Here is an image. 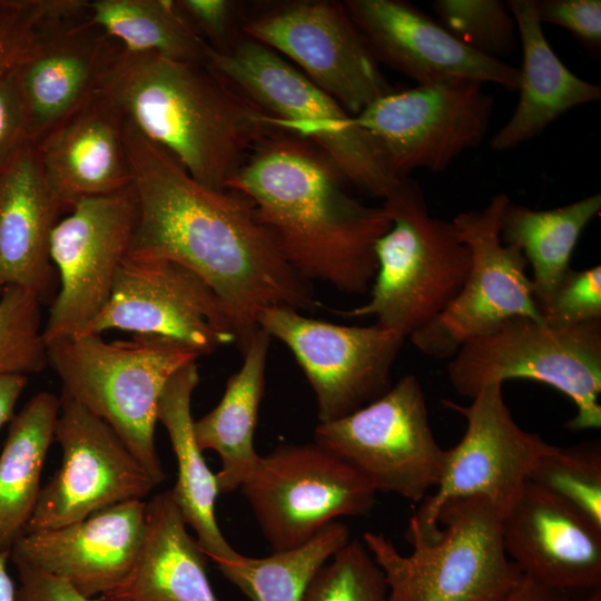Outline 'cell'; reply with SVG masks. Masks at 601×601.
I'll list each match as a JSON object with an SVG mask.
<instances>
[{
    "instance_id": "obj_1",
    "label": "cell",
    "mask_w": 601,
    "mask_h": 601,
    "mask_svg": "<svg viewBox=\"0 0 601 601\" xmlns=\"http://www.w3.org/2000/svg\"><path fill=\"white\" fill-rule=\"evenodd\" d=\"M122 138L138 203L129 255L167 258L197 274L225 305L242 354L262 309L316 311L311 282L286 260L248 197L199 184L126 118Z\"/></svg>"
},
{
    "instance_id": "obj_2",
    "label": "cell",
    "mask_w": 601,
    "mask_h": 601,
    "mask_svg": "<svg viewBox=\"0 0 601 601\" xmlns=\"http://www.w3.org/2000/svg\"><path fill=\"white\" fill-rule=\"evenodd\" d=\"M346 184L323 151L280 129L252 151L226 188L252 200L302 277L362 295L375 277V245L391 219L383 206L354 198Z\"/></svg>"
},
{
    "instance_id": "obj_3",
    "label": "cell",
    "mask_w": 601,
    "mask_h": 601,
    "mask_svg": "<svg viewBox=\"0 0 601 601\" xmlns=\"http://www.w3.org/2000/svg\"><path fill=\"white\" fill-rule=\"evenodd\" d=\"M99 95L199 184L221 190L275 119L207 65L120 49Z\"/></svg>"
},
{
    "instance_id": "obj_4",
    "label": "cell",
    "mask_w": 601,
    "mask_h": 601,
    "mask_svg": "<svg viewBox=\"0 0 601 601\" xmlns=\"http://www.w3.org/2000/svg\"><path fill=\"white\" fill-rule=\"evenodd\" d=\"M199 357L188 345L149 334L110 342L87 334L47 344L61 393L104 420L158 484L166 480L155 444L158 403L171 376Z\"/></svg>"
},
{
    "instance_id": "obj_5",
    "label": "cell",
    "mask_w": 601,
    "mask_h": 601,
    "mask_svg": "<svg viewBox=\"0 0 601 601\" xmlns=\"http://www.w3.org/2000/svg\"><path fill=\"white\" fill-rule=\"evenodd\" d=\"M390 229L375 245L377 270L368 300L337 312L373 316L404 338L440 315L462 288L471 253L452 220L431 214L420 185L402 178L383 198Z\"/></svg>"
},
{
    "instance_id": "obj_6",
    "label": "cell",
    "mask_w": 601,
    "mask_h": 601,
    "mask_svg": "<svg viewBox=\"0 0 601 601\" xmlns=\"http://www.w3.org/2000/svg\"><path fill=\"white\" fill-rule=\"evenodd\" d=\"M207 66L275 119L323 151L346 180L384 198L401 180L377 141L335 99L268 47L240 38L231 48L209 47Z\"/></svg>"
},
{
    "instance_id": "obj_7",
    "label": "cell",
    "mask_w": 601,
    "mask_h": 601,
    "mask_svg": "<svg viewBox=\"0 0 601 601\" xmlns=\"http://www.w3.org/2000/svg\"><path fill=\"white\" fill-rule=\"evenodd\" d=\"M439 524L440 536L410 542L408 555L383 533L363 534L383 572L386 601H504L523 574L504 550L496 509L482 496L450 500Z\"/></svg>"
},
{
    "instance_id": "obj_8",
    "label": "cell",
    "mask_w": 601,
    "mask_h": 601,
    "mask_svg": "<svg viewBox=\"0 0 601 601\" xmlns=\"http://www.w3.org/2000/svg\"><path fill=\"white\" fill-rule=\"evenodd\" d=\"M453 388L472 398L481 388L509 380L548 384L568 396L574 431L601 426V319L551 328L518 316L467 341L447 364Z\"/></svg>"
},
{
    "instance_id": "obj_9",
    "label": "cell",
    "mask_w": 601,
    "mask_h": 601,
    "mask_svg": "<svg viewBox=\"0 0 601 601\" xmlns=\"http://www.w3.org/2000/svg\"><path fill=\"white\" fill-rule=\"evenodd\" d=\"M471 400L469 405L443 400L444 406L465 418L466 428L455 446L444 450L435 492L420 502L408 521V543L440 536L439 513L450 500L482 496L502 516L529 481L538 459L551 445L514 421L502 384H489Z\"/></svg>"
},
{
    "instance_id": "obj_10",
    "label": "cell",
    "mask_w": 601,
    "mask_h": 601,
    "mask_svg": "<svg viewBox=\"0 0 601 601\" xmlns=\"http://www.w3.org/2000/svg\"><path fill=\"white\" fill-rule=\"evenodd\" d=\"M314 441L354 467L376 492L420 503L441 477L444 450L434 437L414 375L351 414L318 423Z\"/></svg>"
},
{
    "instance_id": "obj_11",
    "label": "cell",
    "mask_w": 601,
    "mask_h": 601,
    "mask_svg": "<svg viewBox=\"0 0 601 601\" xmlns=\"http://www.w3.org/2000/svg\"><path fill=\"white\" fill-rule=\"evenodd\" d=\"M240 490L273 552L305 544L341 516L367 515L376 495L363 475L315 441L262 456Z\"/></svg>"
},
{
    "instance_id": "obj_12",
    "label": "cell",
    "mask_w": 601,
    "mask_h": 601,
    "mask_svg": "<svg viewBox=\"0 0 601 601\" xmlns=\"http://www.w3.org/2000/svg\"><path fill=\"white\" fill-rule=\"evenodd\" d=\"M242 31L289 61L353 117L394 91L343 2L268 4L245 13Z\"/></svg>"
},
{
    "instance_id": "obj_13",
    "label": "cell",
    "mask_w": 601,
    "mask_h": 601,
    "mask_svg": "<svg viewBox=\"0 0 601 601\" xmlns=\"http://www.w3.org/2000/svg\"><path fill=\"white\" fill-rule=\"evenodd\" d=\"M510 201L505 194H496L482 209L462 211L452 219L470 249L471 267L447 307L408 337L423 354L451 358L467 341L513 317L542 322L526 259L501 238V217Z\"/></svg>"
},
{
    "instance_id": "obj_14",
    "label": "cell",
    "mask_w": 601,
    "mask_h": 601,
    "mask_svg": "<svg viewBox=\"0 0 601 601\" xmlns=\"http://www.w3.org/2000/svg\"><path fill=\"white\" fill-rule=\"evenodd\" d=\"M493 97L483 82L454 78L387 93L354 117L382 148L392 174L437 173L484 140Z\"/></svg>"
},
{
    "instance_id": "obj_15",
    "label": "cell",
    "mask_w": 601,
    "mask_h": 601,
    "mask_svg": "<svg viewBox=\"0 0 601 601\" xmlns=\"http://www.w3.org/2000/svg\"><path fill=\"white\" fill-rule=\"evenodd\" d=\"M259 328L293 353L316 398L318 423L341 418L383 395L404 337L377 323L347 326L286 306L264 308Z\"/></svg>"
},
{
    "instance_id": "obj_16",
    "label": "cell",
    "mask_w": 601,
    "mask_h": 601,
    "mask_svg": "<svg viewBox=\"0 0 601 601\" xmlns=\"http://www.w3.org/2000/svg\"><path fill=\"white\" fill-rule=\"evenodd\" d=\"M138 220L132 184L77 201L56 225L50 256L59 287L42 335L46 345L75 337L108 303L130 253Z\"/></svg>"
},
{
    "instance_id": "obj_17",
    "label": "cell",
    "mask_w": 601,
    "mask_h": 601,
    "mask_svg": "<svg viewBox=\"0 0 601 601\" xmlns=\"http://www.w3.org/2000/svg\"><path fill=\"white\" fill-rule=\"evenodd\" d=\"M55 441L62 463L41 487L26 533L58 529L112 505L144 500L158 484L116 432L61 393Z\"/></svg>"
},
{
    "instance_id": "obj_18",
    "label": "cell",
    "mask_w": 601,
    "mask_h": 601,
    "mask_svg": "<svg viewBox=\"0 0 601 601\" xmlns=\"http://www.w3.org/2000/svg\"><path fill=\"white\" fill-rule=\"evenodd\" d=\"M121 329L178 341L200 356L236 344L231 318L215 292L177 262L128 255L104 309L80 335Z\"/></svg>"
},
{
    "instance_id": "obj_19",
    "label": "cell",
    "mask_w": 601,
    "mask_h": 601,
    "mask_svg": "<svg viewBox=\"0 0 601 601\" xmlns=\"http://www.w3.org/2000/svg\"><path fill=\"white\" fill-rule=\"evenodd\" d=\"M121 46L93 23L88 0L48 21L13 71L28 141L37 145L99 95Z\"/></svg>"
},
{
    "instance_id": "obj_20",
    "label": "cell",
    "mask_w": 601,
    "mask_h": 601,
    "mask_svg": "<svg viewBox=\"0 0 601 601\" xmlns=\"http://www.w3.org/2000/svg\"><path fill=\"white\" fill-rule=\"evenodd\" d=\"M504 550L521 573L571 600L601 588V525L528 481L501 516Z\"/></svg>"
},
{
    "instance_id": "obj_21",
    "label": "cell",
    "mask_w": 601,
    "mask_h": 601,
    "mask_svg": "<svg viewBox=\"0 0 601 601\" xmlns=\"http://www.w3.org/2000/svg\"><path fill=\"white\" fill-rule=\"evenodd\" d=\"M376 61L417 85L464 78L514 91L520 70L467 47L443 24L403 0L343 2Z\"/></svg>"
},
{
    "instance_id": "obj_22",
    "label": "cell",
    "mask_w": 601,
    "mask_h": 601,
    "mask_svg": "<svg viewBox=\"0 0 601 601\" xmlns=\"http://www.w3.org/2000/svg\"><path fill=\"white\" fill-rule=\"evenodd\" d=\"M145 524L146 501H127L66 526L26 533L10 558L67 581L88 598H99L131 569Z\"/></svg>"
},
{
    "instance_id": "obj_23",
    "label": "cell",
    "mask_w": 601,
    "mask_h": 601,
    "mask_svg": "<svg viewBox=\"0 0 601 601\" xmlns=\"http://www.w3.org/2000/svg\"><path fill=\"white\" fill-rule=\"evenodd\" d=\"M66 210L45 177L37 146L26 141L0 169V295L16 287L51 305L59 282L50 240Z\"/></svg>"
},
{
    "instance_id": "obj_24",
    "label": "cell",
    "mask_w": 601,
    "mask_h": 601,
    "mask_svg": "<svg viewBox=\"0 0 601 601\" xmlns=\"http://www.w3.org/2000/svg\"><path fill=\"white\" fill-rule=\"evenodd\" d=\"M124 116L98 95L36 146L45 177L63 206L132 184Z\"/></svg>"
},
{
    "instance_id": "obj_25",
    "label": "cell",
    "mask_w": 601,
    "mask_h": 601,
    "mask_svg": "<svg viewBox=\"0 0 601 601\" xmlns=\"http://www.w3.org/2000/svg\"><path fill=\"white\" fill-rule=\"evenodd\" d=\"M170 490L146 502L136 560L100 601H220L206 572V554L186 529Z\"/></svg>"
},
{
    "instance_id": "obj_26",
    "label": "cell",
    "mask_w": 601,
    "mask_h": 601,
    "mask_svg": "<svg viewBox=\"0 0 601 601\" xmlns=\"http://www.w3.org/2000/svg\"><path fill=\"white\" fill-rule=\"evenodd\" d=\"M505 4L516 23L523 59L519 102L490 142L496 151L529 141L568 110L601 99V87L570 71L550 47L534 0H509Z\"/></svg>"
},
{
    "instance_id": "obj_27",
    "label": "cell",
    "mask_w": 601,
    "mask_h": 601,
    "mask_svg": "<svg viewBox=\"0 0 601 601\" xmlns=\"http://www.w3.org/2000/svg\"><path fill=\"white\" fill-rule=\"evenodd\" d=\"M199 383L196 363L177 371L165 386L157 421L167 431L177 460V481L170 490L186 525L196 533L203 552L219 565L238 552L224 538L215 516L219 494L216 474L207 466L194 435L191 397Z\"/></svg>"
},
{
    "instance_id": "obj_28",
    "label": "cell",
    "mask_w": 601,
    "mask_h": 601,
    "mask_svg": "<svg viewBox=\"0 0 601 601\" xmlns=\"http://www.w3.org/2000/svg\"><path fill=\"white\" fill-rule=\"evenodd\" d=\"M272 337L259 328L245 352L243 365L226 383L219 403L194 420L195 440L201 451L220 457L216 473L219 493H231L252 476L260 455L254 447L258 410L265 392V374Z\"/></svg>"
},
{
    "instance_id": "obj_29",
    "label": "cell",
    "mask_w": 601,
    "mask_h": 601,
    "mask_svg": "<svg viewBox=\"0 0 601 601\" xmlns=\"http://www.w3.org/2000/svg\"><path fill=\"white\" fill-rule=\"evenodd\" d=\"M59 410L60 397L42 391L10 420L0 453V552H11L36 509Z\"/></svg>"
},
{
    "instance_id": "obj_30",
    "label": "cell",
    "mask_w": 601,
    "mask_h": 601,
    "mask_svg": "<svg viewBox=\"0 0 601 601\" xmlns=\"http://www.w3.org/2000/svg\"><path fill=\"white\" fill-rule=\"evenodd\" d=\"M601 194L565 206L533 209L511 201L501 217L504 244L521 250L532 269L534 298L541 307L571 268L577 243L589 223L600 213Z\"/></svg>"
},
{
    "instance_id": "obj_31",
    "label": "cell",
    "mask_w": 601,
    "mask_h": 601,
    "mask_svg": "<svg viewBox=\"0 0 601 601\" xmlns=\"http://www.w3.org/2000/svg\"><path fill=\"white\" fill-rule=\"evenodd\" d=\"M88 13L127 51L207 65L209 45L173 0H88Z\"/></svg>"
},
{
    "instance_id": "obj_32",
    "label": "cell",
    "mask_w": 601,
    "mask_h": 601,
    "mask_svg": "<svg viewBox=\"0 0 601 601\" xmlns=\"http://www.w3.org/2000/svg\"><path fill=\"white\" fill-rule=\"evenodd\" d=\"M349 540L348 528L334 521L300 546L265 558L238 553L217 568L250 601H302L316 571Z\"/></svg>"
},
{
    "instance_id": "obj_33",
    "label": "cell",
    "mask_w": 601,
    "mask_h": 601,
    "mask_svg": "<svg viewBox=\"0 0 601 601\" xmlns=\"http://www.w3.org/2000/svg\"><path fill=\"white\" fill-rule=\"evenodd\" d=\"M529 481L559 496L601 525V445L588 442L550 447L535 462Z\"/></svg>"
},
{
    "instance_id": "obj_34",
    "label": "cell",
    "mask_w": 601,
    "mask_h": 601,
    "mask_svg": "<svg viewBox=\"0 0 601 601\" xmlns=\"http://www.w3.org/2000/svg\"><path fill=\"white\" fill-rule=\"evenodd\" d=\"M41 303L28 290L0 295V375L37 374L48 366Z\"/></svg>"
},
{
    "instance_id": "obj_35",
    "label": "cell",
    "mask_w": 601,
    "mask_h": 601,
    "mask_svg": "<svg viewBox=\"0 0 601 601\" xmlns=\"http://www.w3.org/2000/svg\"><path fill=\"white\" fill-rule=\"evenodd\" d=\"M432 8L439 22L473 50L496 59L514 51L519 33L504 2L436 0Z\"/></svg>"
},
{
    "instance_id": "obj_36",
    "label": "cell",
    "mask_w": 601,
    "mask_h": 601,
    "mask_svg": "<svg viewBox=\"0 0 601 601\" xmlns=\"http://www.w3.org/2000/svg\"><path fill=\"white\" fill-rule=\"evenodd\" d=\"M382 570L359 539H351L313 575L302 601H386Z\"/></svg>"
},
{
    "instance_id": "obj_37",
    "label": "cell",
    "mask_w": 601,
    "mask_h": 601,
    "mask_svg": "<svg viewBox=\"0 0 601 601\" xmlns=\"http://www.w3.org/2000/svg\"><path fill=\"white\" fill-rule=\"evenodd\" d=\"M86 0H0V78L11 75L45 24Z\"/></svg>"
},
{
    "instance_id": "obj_38",
    "label": "cell",
    "mask_w": 601,
    "mask_h": 601,
    "mask_svg": "<svg viewBox=\"0 0 601 601\" xmlns=\"http://www.w3.org/2000/svg\"><path fill=\"white\" fill-rule=\"evenodd\" d=\"M540 311L543 324L556 329L601 319V266L570 268Z\"/></svg>"
},
{
    "instance_id": "obj_39",
    "label": "cell",
    "mask_w": 601,
    "mask_h": 601,
    "mask_svg": "<svg viewBox=\"0 0 601 601\" xmlns=\"http://www.w3.org/2000/svg\"><path fill=\"white\" fill-rule=\"evenodd\" d=\"M179 11L210 48L224 51L244 37L237 2L228 0H177Z\"/></svg>"
},
{
    "instance_id": "obj_40",
    "label": "cell",
    "mask_w": 601,
    "mask_h": 601,
    "mask_svg": "<svg viewBox=\"0 0 601 601\" xmlns=\"http://www.w3.org/2000/svg\"><path fill=\"white\" fill-rule=\"evenodd\" d=\"M534 7L541 23L562 27L589 50H600V0H534Z\"/></svg>"
},
{
    "instance_id": "obj_41",
    "label": "cell",
    "mask_w": 601,
    "mask_h": 601,
    "mask_svg": "<svg viewBox=\"0 0 601 601\" xmlns=\"http://www.w3.org/2000/svg\"><path fill=\"white\" fill-rule=\"evenodd\" d=\"M26 141L24 108L12 72L0 78V169Z\"/></svg>"
},
{
    "instance_id": "obj_42",
    "label": "cell",
    "mask_w": 601,
    "mask_h": 601,
    "mask_svg": "<svg viewBox=\"0 0 601 601\" xmlns=\"http://www.w3.org/2000/svg\"><path fill=\"white\" fill-rule=\"evenodd\" d=\"M11 560L16 564L20 583L17 601H100L81 594L67 581L31 563L20 559Z\"/></svg>"
},
{
    "instance_id": "obj_43",
    "label": "cell",
    "mask_w": 601,
    "mask_h": 601,
    "mask_svg": "<svg viewBox=\"0 0 601 601\" xmlns=\"http://www.w3.org/2000/svg\"><path fill=\"white\" fill-rule=\"evenodd\" d=\"M27 384V375H0V428L3 424L12 418L16 404Z\"/></svg>"
},
{
    "instance_id": "obj_44",
    "label": "cell",
    "mask_w": 601,
    "mask_h": 601,
    "mask_svg": "<svg viewBox=\"0 0 601 601\" xmlns=\"http://www.w3.org/2000/svg\"><path fill=\"white\" fill-rule=\"evenodd\" d=\"M504 601H572L558 591L543 587L533 580L522 577L518 587Z\"/></svg>"
},
{
    "instance_id": "obj_45",
    "label": "cell",
    "mask_w": 601,
    "mask_h": 601,
    "mask_svg": "<svg viewBox=\"0 0 601 601\" xmlns=\"http://www.w3.org/2000/svg\"><path fill=\"white\" fill-rule=\"evenodd\" d=\"M9 552H0V601H17V589L8 573Z\"/></svg>"
},
{
    "instance_id": "obj_46",
    "label": "cell",
    "mask_w": 601,
    "mask_h": 601,
    "mask_svg": "<svg viewBox=\"0 0 601 601\" xmlns=\"http://www.w3.org/2000/svg\"><path fill=\"white\" fill-rule=\"evenodd\" d=\"M572 601H601V588L588 592L581 597L573 599Z\"/></svg>"
}]
</instances>
